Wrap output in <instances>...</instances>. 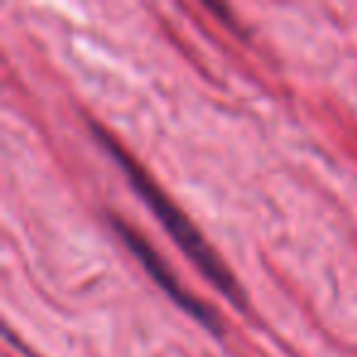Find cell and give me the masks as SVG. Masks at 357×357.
I'll use <instances>...</instances> for the list:
<instances>
[{
	"instance_id": "cell-1",
	"label": "cell",
	"mask_w": 357,
	"mask_h": 357,
	"mask_svg": "<svg viewBox=\"0 0 357 357\" xmlns=\"http://www.w3.org/2000/svg\"><path fill=\"white\" fill-rule=\"evenodd\" d=\"M96 135H98L100 142L105 144V149L113 154L115 162L125 169V174H128V178H130V184L137 189V194L142 196L144 204L152 208V213L162 220V225L167 228V233L172 235L174 243H176L178 248L184 250L186 257H189L191 262L201 269V274H204V277L208 279L213 287H218L225 296L233 298V301H240V289H238L235 277L230 274V269L223 264V259L218 257V252H215V250L206 243V238L199 233V228H196V225L186 218L184 211L178 208V206L174 204L167 194H164L162 186H159L157 181H154V178L144 172L142 164H139L137 159H135L132 154H130L128 149H125L123 144L113 137V135H108L105 130H100V128H96Z\"/></svg>"
},
{
	"instance_id": "cell-2",
	"label": "cell",
	"mask_w": 357,
	"mask_h": 357,
	"mask_svg": "<svg viewBox=\"0 0 357 357\" xmlns=\"http://www.w3.org/2000/svg\"><path fill=\"white\" fill-rule=\"evenodd\" d=\"M113 228L115 233L123 238V243L128 245L130 250L135 252V257L139 259V262L144 264V269H147L149 274L154 277V282L159 284V287L164 289V291L169 294V296L174 298V301L178 303L181 308H186V311L191 313L194 318H199L204 326L213 328V331H218L220 323H218V316H215L213 311H211L206 303H201L196 296H191L189 289L184 287V284L178 282L176 274L172 272V267H169L167 262H164V257L157 252V250L152 248V245L147 243V240L142 238V235L137 233L135 228H130L128 223H123L120 218H115L113 215Z\"/></svg>"
}]
</instances>
